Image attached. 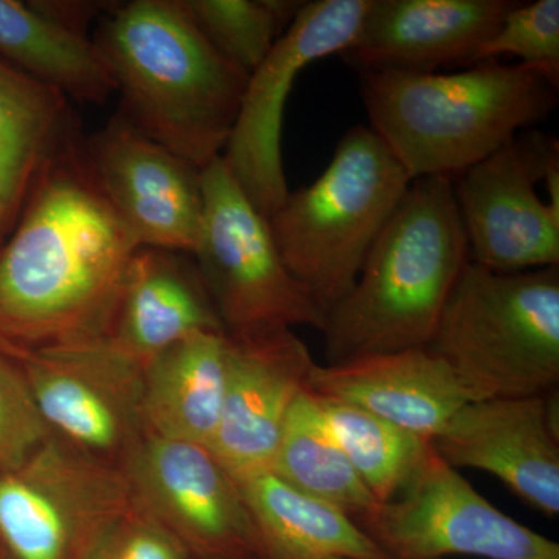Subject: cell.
<instances>
[{
    "label": "cell",
    "mask_w": 559,
    "mask_h": 559,
    "mask_svg": "<svg viewBox=\"0 0 559 559\" xmlns=\"http://www.w3.org/2000/svg\"><path fill=\"white\" fill-rule=\"evenodd\" d=\"M140 248L98 189L84 146L70 139L40 171L0 249V344L108 337Z\"/></svg>",
    "instance_id": "6da1fadb"
},
{
    "label": "cell",
    "mask_w": 559,
    "mask_h": 559,
    "mask_svg": "<svg viewBox=\"0 0 559 559\" xmlns=\"http://www.w3.org/2000/svg\"><path fill=\"white\" fill-rule=\"evenodd\" d=\"M92 43L124 119L200 170L223 156L249 75L221 57L182 0L110 7Z\"/></svg>",
    "instance_id": "7a4b0ae2"
},
{
    "label": "cell",
    "mask_w": 559,
    "mask_h": 559,
    "mask_svg": "<svg viewBox=\"0 0 559 559\" xmlns=\"http://www.w3.org/2000/svg\"><path fill=\"white\" fill-rule=\"evenodd\" d=\"M374 132L412 180L454 179L554 112L558 90L521 64L484 61L457 72L362 70Z\"/></svg>",
    "instance_id": "3957f363"
},
{
    "label": "cell",
    "mask_w": 559,
    "mask_h": 559,
    "mask_svg": "<svg viewBox=\"0 0 559 559\" xmlns=\"http://www.w3.org/2000/svg\"><path fill=\"white\" fill-rule=\"evenodd\" d=\"M469 261L452 179L414 180L355 285L326 312L320 330L326 364L428 348Z\"/></svg>",
    "instance_id": "277c9868"
},
{
    "label": "cell",
    "mask_w": 559,
    "mask_h": 559,
    "mask_svg": "<svg viewBox=\"0 0 559 559\" xmlns=\"http://www.w3.org/2000/svg\"><path fill=\"white\" fill-rule=\"evenodd\" d=\"M428 348L469 401L547 395L559 382V267L496 272L469 261Z\"/></svg>",
    "instance_id": "5b68a950"
},
{
    "label": "cell",
    "mask_w": 559,
    "mask_h": 559,
    "mask_svg": "<svg viewBox=\"0 0 559 559\" xmlns=\"http://www.w3.org/2000/svg\"><path fill=\"white\" fill-rule=\"evenodd\" d=\"M412 182L385 143L358 124L319 178L289 191L267 219L283 263L325 316L355 285Z\"/></svg>",
    "instance_id": "8992f818"
},
{
    "label": "cell",
    "mask_w": 559,
    "mask_h": 559,
    "mask_svg": "<svg viewBox=\"0 0 559 559\" xmlns=\"http://www.w3.org/2000/svg\"><path fill=\"white\" fill-rule=\"evenodd\" d=\"M204 215L193 252L226 333L312 326L325 312L283 263L270 221L238 186L223 157L202 170Z\"/></svg>",
    "instance_id": "52a82bcc"
},
{
    "label": "cell",
    "mask_w": 559,
    "mask_h": 559,
    "mask_svg": "<svg viewBox=\"0 0 559 559\" xmlns=\"http://www.w3.org/2000/svg\"><path fill=\"white\" fill-rule=\"evenodd\" d=\"M131 502L123 471L51 436L0 474V557L86 559Z\"/></svg>",
    "instance_id": "ba28073f"
},
{
    "label": "cell",
    "mask_w": 559,
    "mask_h": 559,
    "mask_svg": "<svg viewBox=\"0 0 559 559\" xmlns=\"http://www.w3.org/2000/svg\"><path fill=\"white\" fill-rule=\"evenodd\" d=\"M0 348L20 367L51 436L121 468L145 439V369L108 340Z\"/></svg>",
    "instance_id": "9c48e42d"
},
{
    "label": "cell",
    "mask_w": 559,
    "mask_h": 559,
    "mask_svg": "<svg viewBox=\"0 0 559 559\" xmlns=\"http://www.w3.org/2000/svg\"><path fill=\"white\" fill-rule=\"evenodd\" d=\"M389 559H559V544L496 509L430 443L395 498L358 522Z\"/></svg>",
    "instance_id": "30bf717a"
},
{
    "label": "cell",
    "mask_w": 559,
    "mask_h": 559,
    "mask_svg": "<svg viewBox=\"0 0 559 559\" xmlns=\"http://www.w3.org/2000/svg\"><path fill=\"white\" fill-rule=\"evenodd\" d=\"M370 0H314L249 75L240 112L223 153L238 186L264 218L288 197L282 132L297 76L312 62L342 55L358 35Z\"/></svg>",
    "instance_id": "8fae6325"
},
{
    "label": "cell",
    "mask_w": 559,
    "mask_h": 559,
    "mask_svg": "<svg viewBox=\"0 0 559 559\" xmlns=\"http://www.w3.org/2000/svg\"><path fill=\"white\" fill-rule=\"evenodd\" d=\"M120 469L132 500L193 559H261L240 485L209 448L146 433Z\"/></svg>",
    "instance_id": "7c38bea8"
},
{
    "label": "cell",
    "mask_w": 559,
    "mask_h": 559,
    "mask_svg": "<svg viewBox=\"0 0 559 559\" xmlns=\"http://www.w3.org/2000/svg\"><path fill=\"white\" fill-rule=\"evenodd\" d=\"M558 142L525 130L452 179L469 260L496 272L559 266V223L538 194Z\"/></svg>",
    "instance_id": "4fadbf2b"
},
{
    "label": "cell",
    "mask_w": 559,
    "mask_h": 559,
    "mask_svg": "<svg viewBox=\"0 0 559 559\" xmlns=\"http://www.w3.org/2000/svg\"><path fill=\"white\" fill-rule=\"evenodd\" d=\"M83 146L103 197L142 248L193 255L204 215L200 168L121 114Z\"/></svg>",
    "instance_id": "5bb4252c"
},
{
    "label": "cell",
    "mask_w": 559,
    "mask_h": 559,
    "mask_svg": "<svg viewBox=\"0 0 559 559\" xmlns=\"http://www.w3.org/2000/svg\"><path fill=\"white\" fill-rule=\"evenodd\" d=\"M226 336V395L210 451L240 479L271 469L285 419L316 362L293 329Z\"/></svg>",
    "instance_id": "9a60e30c"
},
{
    "label": "cell",
    "mask_w": 559,
    "mask_h": 559,
    "mask_svg": "<svg viewBox=\"0 0 559 559\" xmlns=\"http://www.w3.org/2000/svg\"><path fill=\"white\" fill-rule=\"evenodd\" d=\"M558 389L469 401L432 443L452 468L485 471L547 518L559 514Z\"/></svg>",
    "instance_id": "2e32d148"
},
{
    "label": "cell",
    "mask_w": 559,
    "mask_h": 559,
    "mask_svg": "<svg viewBox=\"0 0 559 559\" xmlns=\"http://www.w3.org/2000/svg\"><path fill=\"white\" fill-rule=\"evenodd\" d=\"M510 0H370L342 60L353 69L437 72L469 68L498 31Z\"/></svg>",
    "instance_id": "e0dca14e"
},
{
    "label": "cell",
    "mask_w": 559,
    "mask_h": 559,
    "mask_svg": "<svg viewBox=\"0 0 559 559\" xmlns=\"http://www.w3.org/2000/svg\"><path fill=\"white\" fill-rule=\"evenodd\" d=\"M307 390L358 406L428 441L469 403L450 367L429 348L316 364Z\"/></svg>",
    "instance_id": "ac0fdd59"
},
{
    "label": "cell",
    "mask_w": 559,
    "mask_h": 559,
    "mask_svg": "<svg viewBox=\"0 0 559 559\" xmlns=\"http://www.w3.org/2000/svg\"><path fill=\"white\" fill-rule=\"evenodd\" d=\"M198 331H226L189 253L140 248L132 257L108 340L145 369Z\"/></svg>",
    "instance_id": "d6986e66"
},
{
    "label": "cell",
    "mask_w": 559,
    "mask_h": 559,
    "mask_svg": "<svg viewBox=\"0 0 559 559\" xmlns=\"http://www.w3.org/2000/svg\"><path fill=\"white\" fill-rule=\"evenodd\" d=\"M226 331H198L145 367L143 421L150 436L212 447L226 395Z\"/></svg>",
    "instance_id": "ffe728a7"
},
{
    "label": "cell",
    "mask_w": 559,
    "mask_h": 559,
    "mask_svg": "<svg viewBox=\"0 0 559 559\" xmlns=\"http://www.w3.org/2000/svg\"><path fill=\"white\" fill-rule=\"evenodd\" d=\"M237 481L261 559H389L345 511L290 487L272 471Z\"/></svg>",
    "instance_id": "44dd1931"
},
{
    "label": "cell",
    "mask_w": 559,
    "mask_h": 559,
    "mask_svg": "<svg viewBox=\"0 0 559 559\" xmlns=\"http://www.w3.org/2000/svg\"><path fill=\"white\" fill-rule=\"evenodd\" d=\"M72 138L68 97L0 58V231Z\"/></svg>",
    "instance_id": "7402d4cb"
},
{
    "label": "cell",
    "mask_w": 559,
    "mask_h": 559,
    "mask_svg": "<svg viewBox=\"0 0 559 559\" xmlns=\"http://www.w3.org/2000/svg\"><path fill=\"white\" fill-rule=\"evenodd\" d=\"M0 57L68 98L103 103L116 92L95 44L58 27L32 3L0 0Z\"/></svg>",
    "instance_id": "603a6c76"
},
{
    "label": "cell",
    "mask_w": 559,
    "mask_h": 559,
    "mask_svg": "<svg viewBox=\"0 0 559 559\" xmlns=\"http://www.w3.org/2000/svg\"><path fill=\"white\" fill-rule=\"evenodd\" d=\"M270 471L290 487L345 511L356 524L380 506L326 428L307 389L285 419Z\"/></svg>",
    "instance_id": "cb8c5ba5"
},
{
    "label": "cell",
    "mask_w": 559,
    "mask_h": 559,
    "mask_svg": "<svg viewBox=\"0 0 559 559\" xmlns=\"http://www.w3.org/2000/svg\"><path fill=\"white\" fill-rule=\"evenodd\" d=\"M312 399L374 499L384 503L395 498L417 473L430 441L344 401L318 395Z\"/></svg>",
    "instance_id": "d4e9b609"
},
{
    "label": "cell",
    "mask_w": 559,
    "mask_h": 559,
    "mask_svg": "<svg viewBox=\"0 0 559 559\" xmlns=\"http://www.w3.org/2000/svg\"><path fill=\"white\" fill-rule=\"evenodd\" d=\"M191 20L221 57L250 75L305 3L301 0H182Z\"/></svg>",
    "instance_id": "484cf974"
},
{
    "label": "cell",
    "mask_w": 559,
    "mask_h": 559,
    "mask_svg": "<svg viewBox=\"0 0 559 559\" xmlns=\"http://www.w3.org/2000/svg\"><path fill=\"white\" fill-rule=\"evenodd\" d=\"M502 55L516 57L525 69L538 73L555 90L559 86V0L518 3L481 47L477 62L496 61Z\"/></svg>",
    "instance_id": "4316f807"
},
{
    "label": "cell",
    "mask_w": 559,
    "mask_h": 559,
    "mask_svg": "<svg viewBox=\"0 0 559 559\" xmlns=\"http://www.w3.org/2000/svg\"><path fill=\"white\" fill-rule=\"evenodd\" d=\"M50 437L24 374L0 348V474L20 468Z\"/></svg>",
    "instance_id": "83f0119b"
},
{
    "label": "cell",
    "mask_w": 559,
    "mask_h": 559,
    "mask_svg": "<svg viewBox=\"0 0 559 559\" xmlns=\"http://www.w3.org/2000/svg\"><path fill=\"white\" fill-rule=\"evenodd\" d=\"M86 559H193L189 550L132 500Z\"/></svg>",
    "instance_id": "f1b7e54d"
},
{
    "label": "cell",
    "mask_w": 559,
    "mask_h": 559,
    "mask_svg": "<svg viewBox=\"0 0 559 559\" xmlns=\"http://www.w3.org/2000/svg\"><path fill=\"white\" fill-rule=\"evenodd\" d=\"M106 3L102 2H32L44 17L75 35L87 38L91 22L100 16Z\"/></svg>",
    "instance_id": "f546056e"
},
{
    "label": "cell",
    "mask_w": 559,
    "mask_h": 559,
    "mask_svg": "<svg viewBox=\"0 0 559 559\" xmlns=\"http://www.w3.org/2000/svg\"><path fill=\"white\" fill-rule=\"evenodd\" d=\"M543 182L547 191V209L554 219L559 223V150L550 157L544 171Z\"/></svg>",
    "instance_id": "4dcf8cb0"
},
{
    "label": "cell",
    "mask_w": 559,
    "mask_h": 559,
    "mask_svg": "<svg viewBox=\"0 0 559 559\" xmlns=\"http://www.w3.org/2000/svg\"><path fill=\"white\" fill-rule=\"evenodd\" d=\"M0 559H3L2 557H0Z\"/></svg>",
    "instance_id": "1f68e13d"
}]
</instances>
